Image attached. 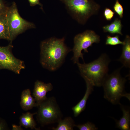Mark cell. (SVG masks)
Here are the masks:
<instances>
[{
    "label": "cell",
    "instance_id": "17",
    "mask_svg": "<svg viewBox=\"0 0 130 130\" xmlns=\"http://www.w3.org/2000/svg\"><path fill=\"white\" fill-rule=\"evenodd\" d=\"M58 122L57 126L53 127V130H72L75 125L74 120L70 117H66L63 120L61 119Z\"/></svg>",
    "mask_w": 130,
    "mask_h": 130
},
{
    "label": "cell",
    "instance_id": "5",
    "mask_svg": "<svg viewBox=\"0 0 130 130\" xmlns=\"http://www.w3.org/2000/svg\"><path fill=\"white\" fill-rule=\"evenodd\" d=\"M10 38V43L19 35L28 29L34 28L33 23L26 20L20 15L15 2L8 7L6 13Z\"/></svg>",
    "mask_w": 130,
    "mask_h": 130
},
{
    "label": "cell",
    "instance_id": "19",
    "mask_svg": "<svg viewBox=\"0 0 130 130\" xmlns=\"http://www.w3.org/2000/svg\"><path fill=\"white\" fill-rule=\"evenodd\" d=\"M75 126L80 130H96L98 129V128L94 124L89 122L83 124L75 125Z\"/></svg>",
    "mask_w": 130,
    "mask_h": 130
},
{
    "label": "cell",
    "instance_id": "3",
    "mask_svg": "<svg viewBox=\"0 0 130 130\" xmlns=\"http://www.w3.org/2000/svg\"><path fill=\"white\" fill-rule=\"evenodd\" d=\"M120 69L108 75L102 86L104 91V98L113 104H120V100L124 97L130 100V94L125 92L124 84L126 81L120 74Z\"/></svg>",
    "mask_w": 130,
    "mask_h": 130
},
{
    "label": "cell",
    "instance_id": "11",
    "mask_svg": "<svg viewBox=\"0 0 130 130\" xmlns=\"http://www.w3.org/2000/svg\"><path fill=\"white\" fill-rule=\"evenodd\" d=\"M20 104L22 109L26 111L30 110L33 107L37 106V104L34 98L31 96L29 89H25L22 92Z\"/></svg>",
    "mask_w": 130,
    "mask_h": 130
},
{
    "label": "cell",
    "instance_id": "24",
    "mask_svg": "<svg viewBox=\"0 0 130 130\" xmlns=\"http://www.w3.org/2000/svg\"><path fill=\"white\" fill-rule=\"evenodd\" d=\"M7 128L6 124L0 118V130H6Z\"/></svg>",
    "mask_w": 130,
    "mask_h": 130
},
{
    "label": "cell",
    "instance_id": "16",
    "mask_svg": "<svg viewBox=\"0 0 130 130\" xmlns=\"http://www.w3.org/2000/svg\"><path fill=\"white\" fill-rule=\"evenodd\" d=\"M3 39L9 41L10 35L8 26L6 14L0 15V39Z\"/></svg>",
    "mask_w": 130,
    "mask_h": 130
},
{
    "label": "cell",
    "instance_id": "1",
    "mask_svg": "<svg viewBox=\"0 0 130 130\" xmlns=\"http://www.w3.org/2000/svg\"><path fill=\"white\" fill-rule=\"evenodd\" d=\"M64 37H52L42 41L40 45V63L43 67L54 71L61 65L71 50L65 44Z\"/></svg>",
    "mask_w": 130,
    "mask_h": 130
},
{
    "label": "cell",
    "instance_id": "4",
    "mask_svg": "<svg viewBox=\"0 0 130 130\" xmlns=\"http://www.w3.org/2000/svg\"><path fill=\"white\" fill-rule=\"evenodd\" d=\"M65 5L67 11L79 23L84 25L92 15L96 14L100 6L93 0H59Z\"/></svg>",
    "mask_w": 130,
    "mask_h": 130
},
{
    "label": "cell",
    "instance_id": "14",
    "mask_svg": "<svg viewBox=\"0 0 130 130\" xmlns=\"http://www.w3.org/2000/svg\"><path fill=\"white\" fill-rule=\"evenodd\" d=\"M37 112L33 113L28 112L23 113L20 118V125L26 128L38 130L36 128V124L33 118V116L36 114Z\"/></svg>",
    "mask_w": 130,
    "mask_h": 130
},
{
    "label": "cell",
    "instance_id": "23",
    "mask_svg": "<svg viewBox=\"0 0 130 130\" xmlns=\"http://www.w3.org/2000/svg\"><path fill=\"white\" fill-rule=\"evenodd\" d=\"M31 6H34L37 5L40 6L42 9H43L42 5L39 2L40 0H28Z\"/></svg>",
    "mask_w": 130,
    "mask_h": 130
},
{
    "label": "cell",
    "instance_id": "8",
    "mask_svg": "<svg viewBox=\"0 0 130 130\" xmlns=\"http://www.w3.org/2000/svg\"><path fill=\"white\" fill-rule=\"evenodd\" d=\"M13 46L10 43L0 46V70L6 69L19 74L25 66L24 62L16 58L12 52Z\"/></svg>",
    "mask_w": 130,
    "mask_h": 130
},
{
    "label": "cell",
    "instance_id": "2",
    "mask_svg": "<svg viewBox=\"0 0 130 130\" xmlns=\"http://www.w3.org/2000/svg\"><path fill=\"white\" fill-rule=\"evenodd\" d=\"M110 60L106 54L88 64H77L82 76L94 86H102L108 74V66Z\"/></svg>",
    "mask_w": 130,
    "mask_h": 130
},
{
    "label": "cell",
    "instance_id": "20",
    "mask_svg": "<svg viewBox=\"0 0 130 130\" xmlns=\"http://www.w3.org/2000/svg\"><path fill=\"white\" fill-rule=\"evenodd\" d=\"M114 11L119 16L120 18L123 17L124 9L122 5L118 0H116L113 7Z\"/></svg>",
    "mask_w": 130,
    "mask_h": 130
},
{
    "label": "cell",
    "instance_id": "15",
    "mask_svg": "<svg viewBox=\"0 0 130 130\" xmlns=\"http://www.w3.org/2000/svg\"><path fill=\"white\" fill-rule=\"evenodd\" d=\"M122 27L121 20L116 18L110 24L104 26L103 28L104 32H108L112 34H119L122 35Z\"/></svg>",
    "mask_w": 130,
    "mask_h": 130
},
{
    "label": "cell",
    "instance_id": "22",
    "mask_svg": "<svg viewBox=\"0 0 130 130\" xmlns=\"http://www.w3.org/2000/svg\"><path fill=\"white\" fill-rule=\"evenodd\" d=\"M8 8L5 5L2 0H0V15L6 14Z\"/></svg>",
    "mask_w": 130,
    "mask_h": 130
},
{
    "label": "cell",
    "instance_id": "10",
    "mask_svg": "<svg viewBox=\"0 0 130 130\" xmlns=\"http://www.w3.org/2000/svg\"><path fill=\"white\" fill-rule=\"evenodd\" d=\"M85 80L86 84V89L84 95L79 102L72 108L74 116L75 117L84 110L89 95L93 90V85L87 80Z\"/></svg>",
    "mask_w": 130,
    "mask_h": 130
},
{
    "label": "cell",
    "instance_id": "18",
    "mask_svg": "<svg viewBox=\"0 0 130 130\" xmlns=\"http://www.w3.org/2000/svg\"><path fill=\"white\" fill-rule=\"evenodd\" d=\"M124 43V41H122L120 40L118 35H117L114 37H111L109 35L107 36L105 42V44L106 45L115 46L119 44L123 45Z\"/></svg>",
    "mask_w": 130,
    "mask_h": 130
},
{
    "label": "cell",
    "instance_id": "25",
    "mask_svg": "<svg viewBox=\"0 0 130 130\" xmlns=\"http://www.w3.org/2000/svg\"><path fill=\"white\" fill-rule=\"evenodd\" d=\"M12 129L13 130H22V129L21 127V126H18L14 124L12 125Z\"/></svg>",
    "mask_w": 130,
    "mask_h": 130
},
{
    "label": "cell",
    "instance_id": "21",
    "mask_svg": "<svg viewBox=\"0 0 130 130\" xmlns=\"http://www.w3.org/2000/svg\"><path fill=\"white\" fill-rule=\"evenodd\" d=\"M115 13L110 9L106 8L104 10V15L106 20L108 21H110L114 17Z\"/></svg>",
    "mask_w": 130,
    "mask_h": 130
},
{
    "label": "cell",
    "instance_id": "13",
    "mask_svg": "<svg viewBox=\"0 0 130 130\" xmlns=\"http://www.w3.org/2000/svg\"><path fill=\"white\" fill-rule=\"evenodd\" d=\"M123 113L122 117L118 120H115L117 127L122 130H130V115L129 110L121 104Z\"/></svg>",
    "mask_w": 130,
    "mask_h": 130
},
{
    "label": "cell",
    "instance_id": "9",
    "mask_svg": "<svg viewBox=\"0 0 130 130\" xmlns=\"http://www.w3.org/2000/svg\"><path fill=\"white\" fill-rule=\"evenodd\" d=\"M52 89V85L50 83L46 84L38 80L36 81L35 83L33 95L38 106L47 98L46 96L47 93Z\"/></svg>",
    "mask_w": 130,
    "mask_h": 130
},
{
    "label": "cell",
    "instance_id": "12",
    "mask_svg": "<svg viewBox=\"0 0 130 130\" xmlns=\"http://www.w3.org/2000/svg\"><path fill=\"white\" fill-rule=\"evenodd\" d=\"M122 52L121 56L117 60L120 62L124 66L130 68V37L126 36L124 41Z\"/></svg>",
    "mask_w": 130,
    "mask_h": 130
},
{
    "label": "cell",
    "instance_id": "7",
    "mask_svg": "<svg viewBox=\"0 0 130 130\" xmlns=\"http://www.w3.org/2000/svg\"><path fill=\"white\" fill-rule=\"evenodd\" d=\"M100 40L99 36L91 30H86L75 36L74 39V46L72 49L74 55L72 59L74 63L79 62V58L84 60L82 51L83 50L85 52H88V48L91 46L94 43H99Z\"/></svg>",
    "mask_w": 130,
    "mask_h": 130
},
{
    "label": "cell",
    "instance_id": "6",
    "mask_svg": "<svg viewBox=\"0 0 130 130\" xmlns=\"http://www.w3.org/2000/svg\"><path fill=\"white\" fill-rule=\"evenodd\" d=\"M37 107V120L42 125L58 122L61 119V111L54 97L47 98Z\"/></svg>",
    "mask_w": 130,
    "mask_h": 130
}]
</instances>
